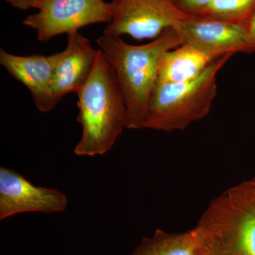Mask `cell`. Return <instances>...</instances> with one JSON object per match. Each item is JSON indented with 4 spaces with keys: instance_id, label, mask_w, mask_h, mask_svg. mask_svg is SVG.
I'll return each mask as SVG.
<instances>
[{
    "instance_id": "obj_15",
    "label": "cell",
    "mask_w": 255,
    "mask_h": 255,
    "mask_svg": "<svg viewBox=\"0 0 255 255\" xmlns=\"http://www.w3.org/2000/svg\"><path fill=\"white\" fill-rule=\"evenodd\" d=\"M13 7L21 10H27L34 7L35 4L42 0H4Z\"/></svg>"
},
{
    "instance_id": "obj_3",
    "label": "cell",
    "mask_w": 255,
    "mask_h": 255,
    "mask_svg": "<svg viewBox=\"0 0 255 255\" xmlns=\"http://www.w3.org/2000/svg\"><path fill=\"white\" fill-rule=\"evenodd\" d=\"M195 228L200 255H255V189L250 181L211 201Z\"/></svg>"
},
{
    "instance_id": "obj_8",
    "label": "cell",
    "mask_w": 255,
    "mask_h": 255,
    "mask_svg": "<svg viewBox=\"0 0 255 255\" xmlns=\"http://www.w3.org/2000/svg\"><path fill=\"white\" fill-rule=\"evenodd\" d=\"M68 204L61 191L38 187L16 171L0 168V220L23 213L63 212Z\"/></svg>"
},
{
    "instance_id": "obj_13",
    "label": "cell",
    "mask_w": 255,
    "mask_h": 255,
    "mask_svg": "<svg viewBox=\"0 0 255 255\" xmlns=\"http://www.w3.org/2000/svg\"><path fill=\"white\" fill-rule=\"evenodd\" d=\"M255 11V0H213L196 16L246 23Z\"/></svg>"
},
{
    "instance_id": "obj_17",
    "label": "cell",
    "mask_w": 255,
    "mask_h": 255,
    "mask_svg": "<svg viewBox=\"0 0 255 255\" xmlns=\"http://www.w3.org/2000/svg\"><path fill=\"white\" fill-rule=\"evenodd\" d=\"M249 181H250V182L251 183L252 185H253V187H254L255 189V176H254V177L252 178L251 180H249Z\"/></svg>"
},
{
    "instance_id": "obj_4",
    "label": "cell",
    "mask_w": 255,
    "mask_h": 255,
    "mask_svg": "<svg viewBox=\"0 0 255 255\" xmlns=\"http://www.w3.org/2000/svg\"><path fill=\"white\" fill-rule=\"evenodd\" d=\"M233 55L213 60L196 78L176 84L156 81L151 93L145 129L183 130L205 118L217 95V75Z\"/></svg>"
},
{
    "instance_id": "obj_2",
    "label": "cell",
    "mask_w": 255,
    "mask_h": 255,
    "mask_svg": "<svg viewBox=\"0 0 255 255\" xmlns=\"http://www.w3.org/2000/svg\"><path fill=\"white\" fill-rule=\"evenodd\" d=\"M77 95L82 135L74 152L81 157L105 155L127 128V109L114 70L100 49Z\"/></svg>"
},
{
    "instance_id": "obj_16",
    "label": "cell",
    "mask_w": 255,
    "mask_h": 255,
    "mask_svg": "<svg viewBox=\"0 0 255 255\" xmlns=\"http://www.w3.org/2000/svg\"><path fill=\"white\" fill-rule=\"evenodd\" d=\"M248 38L255 50V11L246 24Z\"/></svg>"
},
{
    "instance_id": "obj_5",
    "label": "cell",
    "mask_w": 255,
    "mask_h": 255,
    "mask_svg": "<svg viewBox=\"0 0 255 255\" xmlns=\"http://www.w3.org/2000/svg\"><path fill=\"white\" fill-rule=\"evenodd\" d=\"M33 8L38 12L28 16L23 23L36 31L41 43L89 25L110 23L113 17L112 5L105 0H42Z\"/></svg>"
},
{
    "instance_id": "obj_6",
    "label": "cell",
    "mask_w": 255,
    "mask_h": 255,
    "mask_svg": "<svg viewBox=\"0 0 255 255\" xmlns=\"http://www.w3.org/2000/svg\"><path fill=\"white\" fill-rule=\"evenodd\" d=\"M113 17L103 34L127 35L137 41L154 40L188 16L174 0H111Z\"/></svg>"
},
{
    "instance_id": "obj_7",
    "label": "cell",
    "mask_w": 255,
    "mask_h": 255,
    "mask_svg": "<svg viewBox=\"0 0 255 255\" xmlns=\"http://www.w3.org/2000/svg\"><path fill=\"white\" fill-rule=\"evenodd\" d=\"M246 24L188 15L174 28L182 44L214 60L226 55L255 51L248 38Z\"/></svg>"
},
{
    "instance_id": "obj_9",
    "label": "cell",
    "mask_w": 255,
    "mask_h": 255,
    "mask_svg": "<svg viewBox=\"0 0 255 255\" xmlns=\"http://www.w3.org/2000/svg\"><path fill=\"white\" fill-rule=\"evenodd\" d=\"M58 60V53L21 56L11 54L2 48L0 50V64L28 89L37 110L42 113H48L57 105L53 84Z\"/></svg>"
},
{
    "instance_id": "obj_1",
    "label": "cell",
    "mask_w": 255,
    "mask_h": 255,
    "mask_svg": "<svg viewBox=\"0 0 255 255\" xmlns=\"http://www.w3.org/2000/svg\"><path fill=\"white\" fill-rule=\"evenodd\" d=\"M114 70L127 109V128L145 129L149 102L164 52L182 44L174 27L143 45H131L122 37L103 34L97 40Z\"/></svg>"
},
{
    "instance_id": "obj_10",
    "label": "cell",
    "mask_w": 255,
    "mask_h": 255,
    "mask_svg": "<svg viewBox=\"0 0 255 255\" xmlns=\"http://www.w3.org/2000/svg\"><path fill=\"white\" fill-rule=\"evenodd\" d=\"M68 43L63 51L58 53V60L53 78V97L56 105L63 97L75 93L85 85L91 75L98 50L90 40L74 31L69 33Z\"/></svg>"
},
{
    "instance_id": "obj_11",
    "label": "cell",
    "mask_w": 255,
    "mask_h": 255,
    "mask_svg": "<svg viewBox=\"0 0 255 255\" xmlns=\"http://www.w3.org/2000/svg\"><path fill=\"white\" fill-rule=\"evenodd\" d=\"M214 60L189 45L182 44L164 52L159 63L157 82L176 84L189 81L199 76Z\"/></svg>"
},
{
    "instance_id": "obj_12",
    "label": "cell",
    "mask_w": 255,
    "mask_h": 255,
    "mask_svg": "<svg viewBox=\"0 0 255 255\" xmlns=\"http://www.w3.org/2000/svg\"><path fill=\"white\" fill-rule=\"evenodd\" d=\"M130 255H200L196 228L179 233L156 230L151 237L143 238Z\"/></svg>"
},
{
    "instance_id": "obj_14",
    "label": "cell",
    "mask_w": 255,
    "mask_h": 255,
    "mask_svg": "<svg viewBox=\"0 0 255 255\" xmlns=\"http://www.w3.org/2000/svg\"><path fill=\"white\" fill-rule=\"evenodd\" d=\"M213 0H174V4L184 14L196 16Z\"/></svg>"
}]
</instances>
